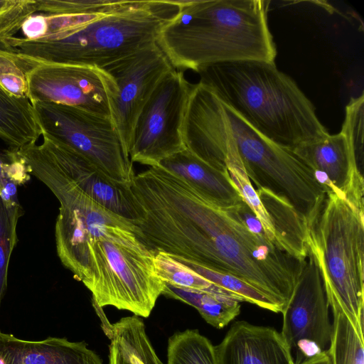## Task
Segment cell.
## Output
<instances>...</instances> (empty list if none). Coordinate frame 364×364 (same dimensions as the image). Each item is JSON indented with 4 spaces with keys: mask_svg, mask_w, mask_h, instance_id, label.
I'll return each mask as SVG.
<instances>
[{
    "mask_svg": "<svg viewBox=\"0 0 364 364\" xmlns=\"http://www.w3.org/2000/svg\"><path fill=\"white\" fill-rule=\"evenodd\" d=\"M152 253L156 274L164 283L177 287L202 291H210L217 287L172 256L162 252Z\"/></svg>",
    "mask_w": 364,
    "mask_h": 364,
    "instance_id": "cell-22",
    "label": "cell"
},
{
    "mask_svg": "<svg viewBox=\"0 0 364 364\" xmlns=\"http://www.w3.org/2000/svg\"><path fill=\"white\" fill-rule=\"evenodd\" d=\"M97 314L110 341L108 364H164L157 355L141 317L132 315L110 323L102 309Z\"/></svg>",
    "mask_w": 364,
    "mask_h": 364,
    "instance_id": "cell-16",
    "label": "cell"
},
{
    "mask_svg": "<svg viewBox=\"0 0 364 364\" xmlns=\"http://www.w3.org/2000/svg\"><path fill=\"white\" fill-rule=\"evenodd\" d=\"M224 209L252 233L268 239L261 222L243 200L233 206Z\"/></svg>",
    "mask_w": 364,
    "mask_h": 364,
    "instance_id": "cell-29",
    "label": "cell"
},
{
    "mask_svg": "<svg viewBox=\"0 0 364 364\" xmlns=\"http://www.w3.org/2000/svg\"><path fill=\"white\" fill-rule=\"evenodd\" d=\"M226 167L232 183L237 190L242 199L261 222L268 240L280 247L276 240L271 220L257 196L254 186L247 176L242 162L238 161H229L226 164Z\"/></svg>",
    "mask_w": 364,
    "mask_h": 364,
    "instance_id": "cell-24",
    "label": "cell"
},
{
    "mask_svg": "<svg viewBox=\"0 0 364 364\" xmlns=\"http://www.w3.org/2000/svg\"><path fill=\"white\" fill-rule=\"evenodd\" d=\"M13 53H0V85L14 96L28 98L26 71Z\"/></svg>",
    "mask_w": 364,
    "mask_h": 364,
    "instance_id": "cell-28",
    "label": "cell"
},
{
    "mask_svg": "<svg viewBox=\"0 0 364 364\" xmlns=\"http://www.w3.org/2000/svg\"><path fill=\"white\" fill-rule=\"evenodd\" d=\"M104 69L113 77L117 86L110 118L129 155L134 129L141 112L161 80L174 68L156 43Z\"/></svg>",
    "mask_w": 364,
    "mask_h": 364,
    "instance_id": "cell-10",
    "label": "cell"
},
{
    "mask_svg": "<svg viewBox=\"0 0 364 364\" xmlns=\"http://www.w3.org/2000/svg\"><path fill=\"white\" fill-rule=\"evenodd\" d=\"M200 82L263 136L293 151L329 133L315 107L274 62L240 60L208 65Z\"/></svg>",
    "mask_w": 364,
    "mask_h": 364,
    "instance_id": "cell-3",
    "label": "cell"
},
{
    "mask_svg": "<svg viewBox=\"0 0 364 364\" xmlns=\"http://www.w3.org/2000/svg\"><path fill=\"white\" fill-rule=\"evenodd\" d=\"M135 230L131 220L106 209L87 218L83 252L73 277L91 291L93 305L147 318L165 284L155 271L154 254Z\"/></svg>",
    "mask_w": 364,
    "mask_h": 364,
    "instance_id": "cell-4",
    "label": "cell"
},
{
    "mask_svg": "<svg viewBox=\"0 0 364 364\" xmlns=\"http://www.w3.org/2000/svg\"><path fill=\"white\" fill-rule=\"evenodd\" d=\"M264 0H181L157 44L172 66L198 73L220 63L274 62L276 45Z\"/></svg>",
    "mask_w": 364,
    "mask_h": 364,
    "instance_id": "cell-2",
    "label": "cell"
},
{
    "mask_svg": "<svg viewBox=\"0 0 364 364\" xmlns=\"http://www.w3.org/2000/svg\"><path fill=\"white\" fill-rule=\"evenodd\" d=\"M14 55L25 70L31 104L46 102L79 107L110 117L117 86L113 77L97 66L36 62Z\"/></svg>",
    "mask_w": 364,
    "mask_h": 364,
    "instance_id": "cell-8",
    "label": "cell"
},
{
    "mask_svg": "<svg viewBox=\"0 0 364 364\" xmlns=\"http://www.w3.org/2000/svg\"><path fill=\"white\" fill-rule=\"evenodd\" d=\"M164 284L163 295L194 307L208 324L216 328H224L240 313L242 299L218 286L202 291Z\"/></svg>",
    "mask_w": 364,
    "mask_h": 364,
    "instance_id": "cell-18",
    "label": "cell"
},
{
    "mask_svg": "<svg viewBox=\"0 0 364 364\" xmlns=\"http://www.w3.org/2000/svg\"><path fill=\"white\" fill-rule=\"evenodd\" d=\"M181 0H98L78 14H43L44 33L6 41L19 58L104 68L156 43L179 11Z\"/></svg>",
    "mask_w": 364,
    "mask_h": 364,
    "instance_id": "cell-1",
    "label": "cell"
},
{
    "mask_svg": "<svg viewBox=\"0 0 364 364\" xmlns=\"http://www.w3.org/2000/svg\"><path fill=\"white\" fill-rule=\"evenodd\" d=\"M255 191L271 220L279 247L304 262L308 253L305 220L284 198L263 188Z\"/></svg>",
    "mask_w": 364,
    "mask_h": 364,
    "instance_id": "cell-17",
    "label": "cell"
},
{
    "mask_svg": "<svg viewBox=\"0 0 364 364\" xmlns=\"http://www.w3.org/2000/svg\"><path fill=\"white\" fill-rule=\"evenodd\" d=\"M192 86L176 68L161 80L135 124L129 150L132 163L156 166L186 149L182 126Z\"/></svg>",
    "mask_w": 364,
    "mask_h": 364,
    "instance_id": "cell-7",
    "label": "cell"
},
{
    "mask_svg": "<svg viewBox=\"0 0 364 364\" xmlns=\"http://www.w3.org/2000/svg\"><path fill=\"white\" fill-rule=\"evenodd\" d=\"M166 364H219L215 346L197 329L177 331L168 340Z\"/></svg>",
    "mask_w": 364,
    "mask_h": 364,
    "instance_id": "cell-21",
    "label": "cell"
},
{
    "mask_svg": "<svg viewBox=\"0 0 364 364\" xmlns=\"http://www.w3.org/2000/svg\"><path fill=\"white\" fill-rule=\"evenodd\" d=\"M174 258L189 266L211 283L239 296L243 301L255 304L274 313H282V309L279 306L240 279L230 274L211 270L183 259Z\"/></svg>",
    "mask_w": 364,
    "mask_h": 364,
    "instance_id": "cell-23",
    "label": "cell"
},
{
    "mask_svg": "<svg viewBox=\"0 0 364 364\" xmlns=\"http://www.w3.org/2000/svg\"><path fill=\"white\" fill-rule=\"evenodd\" d=\"M36 11V0H6L0 9V38L6 41L14 37Z\"/></svg>",
    "mask_w": 364,
    "mask_h": 364,
    "instance_id": "cell-27",
    "label": "cell"
},
{
    "mask_svg": "<svg viewBox=\"0 0 364 364\" xmlns=\"http://www.w3.org/2000/svg\"><path fill=\"white\" fill-rule=\"evenodd\" d=\"M14 159V151L11 149L5 154H0V190L10 180L9 171ZM14 181V180H13Z\"/></svg>",
    "mask_w": 364,
    "mask_h": 364,
    "instance_id": "cell-30",
    "label": "cell"
},
{
    "mask_svg": "<svg viewBox=\"0 0 364 364\" xmlns=\"http://www.w3.org/2000/svg\"><path fill=\"white\" fill-rule=\"evenodd\" d=\"M158 166L180 178L219 208H227L242 200L228 173L211 166L186 148L162 160Z\"/></svg>",
    "mask_w": 364,
    "mask_h": 364,
    "instance_id": "cell-15",
    "label": "cell"
},
{
    "mask_svg": "<svg viewBox=\"0 0 364 364\" xmlns=\"http://www.w3.org/2000/svg\"><path fill=\"white\" fill-rule=\"evenodd\" d=\"M315 174L327 192L364 212L363 173L341 132L302 144L292 151Z\"/></svg>",
    "mask_w": 364,
    "mask_h": 364,
    "instance_id": "cell-12",
    "label": "cell"
},
{
    "mask_svg": "<svg viewBox=\"0 0 364 364\" xmlns=\"http://www.w3.org/2000/svg\"><path fill=\"white\" fill-rule=\"evenodd\" d=\"M215 350L219 364H295L279 332L245 321L235 322Z\"/></svg>",
    "mask_w": 364,
    "mask_h": 364,
    "instance_id": "cell-13",
    "label": "cell"
},
{
    "mask_svg": "<svg viewBox=\"0 0 364 364\" xmlns=\"http://www.w3.org/2000/svg\"><path fill=\"white\" fill-rule=\"evenodd\" d=\"M22 214L21 207L9 208L0 198V306L7 287L10 257L18 240L17 223Z\"/></svg>",
    "mask_w": 364,
    "mask_h": 364,
    "instance_id": "cell-25",
    "label": "cell"
},
{
    "mask_svg": "<svg viewBox=\"0 0 364 364\" xmlns=\"http://www.w3.org/2000/svg\"><path fill=\"white\" fill-rule=\"evenodd\" d=\"M1 52L14 53V50L6 41L0 38V53Z\"/></svg>",
    "mask_w": 364,
    "mask_h": 364,
    "instance_id": "cell-32",
    "label": "cell"
},
{
    "mask_svg": "<svg viewBox=\"0 0 364 364\" xmlns=\"http://www.w3.org/2000/svg\"><path fill=\"white\" fill-rule=\"evenodd\" d=\"M328 304L333 316L327 350L332 364H364V338L337 303L328 301Z\"/></svg>",
    "mask_w": 364,
    "mask_h": 364,
    "instance_id": "cell-20",
    "label": "cell"
},
{
    "mask_svg": "<svg viewBox=\"0 0 364 364\" xmlns=\"http://www.w3.org/2000/svg\"><path fill=\"white\" fill-rule=\"evenodd\" d=\"M21 148L110 211L132 223L139 213L130 186L113 181L89 159L46 135Z\"/></svg>",
    "mask_w": 364,
    "mask_h": 364,
    "instance_id": "cell-11",
    "label": "cell"
},
{
    "mask_svg": "<svg viewBox=\"0 0 364 364\" xmlns=\"http://www.w3.org/2000/svg\"><path fill=\"white\" fill-rule=\"evenodd\" d=\"M0 364H103L85 341L48 337L25 341L0 331Z\"/></svg>",
    "mask_w": 364,
    "mask_h": 364,
    "instance_id": "cell-14",
    "label": "cell"
},
{
    "mask_svg": "<svg viewBox=\"0 0 364 364\" xmlns=\"http://www.w3.org/2000/svg\"><path fill=\"white\" fill-rule=\"evenodd\" d=\"M41 134L28 98L14 96L0 85V138L17 151Z\"/></svg>",
    "mask_w": 364,
    "mask_h": 364,
    "instance_id": "cell-19",
    "label": "cell"
},
{
    "mask_svg": "<svg viewBox=\"0 0 364 364\" xmlns=\"http://www.w3.org/2000/svg\"><path fill=\"white\" fill-rule=\"evenodd\" d=\"M329 307L320 268L308 247L293 294L282 312L280 333L295 364L328 350L332 335Z\"/></svg>",
    "mask_w": 364,
    "mask_h": 364,
    "instance_id": "cell-9",
    "label": "cell"
},
{
    "mask_svg": "<svg viewBox=\"0 0 364 364\" xmlns=\"http://www.w3.org/2000/svg\"><path fill=\"white\" fill-rule=\"evenodd\" d=\"M364 212L327 192L307 225V246L314 255L328 301L337 303L363 337Z\"/></svg>",
    "mask_w": 364,
    "mask_h": 364,
    "instance_id": "cell-5",
    "label": "cell"
},
{
    "mask_svg": "<svg viewBox=\"0 0 364 364\" xmlns=\"http://www.w3.org/2000/svg\"><path fill=\"white\" fill-rule=\"evenodd\" d=\"M299 364H332V363L328 351H325L307 358Z\"/></svg>",
    "mask_w": 364,
    "mask_h": 364,
    "instance_id": "cell-31",
    "label": "cell"
},
{
    "mask_svg": "<svg viewBox=\"0 0 364 364\" xmlns=\"http://www.w3.org/2000/svg\"><path fill=\"white\" fill-rule=\"evenodd\" d=\"M354 154L360 172L363 171L364 95L351 97L345 109L341 132Z\"/></svg>",
    "mask_w": 364,
    "mask_h": 364,
    "instance_id": "cell-26",
    "label": "cell"
},
{
    "mask_svg": "<svg viewBox=\"0 0 364 364\" xmlns=\"http://www.w3.org/2000/svg\"><path fill=\"white\" fill-rule=\"evenodd\" d=\"M32 105L41 135L82 155L113 181L131 186L133 163L110 117L54 103Z\"/></svg>",
    "mask_w": 364,
    "mask_h": 364,
    "instance_id": "cell-6",
    "label": "cell"
}]
</instances>
